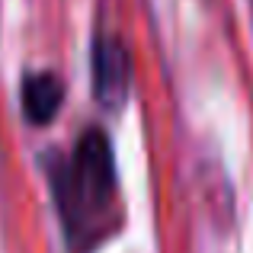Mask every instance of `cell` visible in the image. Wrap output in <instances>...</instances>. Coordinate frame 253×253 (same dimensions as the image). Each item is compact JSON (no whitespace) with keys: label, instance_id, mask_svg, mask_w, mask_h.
<instances>
[{"label":"cell","instance_id":"1","mask_svg":"<svg viewBox=\"0 0 253 253\" xmlns=\"http://www.w3.org/2000/svg\"><path fill=\"white\" fill-rule=\"evenodd\" d=\"M51 192L68 241L86 253L103 237L106 211L116 202V157L99 128H86L71 157L55 161Z\"/></svg>","mask_w":253,"mask_h":253},{"label":"cell","instance_id":"2","mask_svg":"<svg viewBox=\"0 0 253 253\" xmlns=\"http://www.w3.org/2000/svg\"><path fill=\"white\" fill-rule=\"evenodd\" d=\"M131 84V58L119 39L99 36L93 45V93L106 109H122Z\"/></svg>","mask_w":253,"mask_h":253},{"label":"cell","instance_id":"3","mask_svg":"<svg viewBox=\"0 0 253 253\" xmlns=\"http://www.w3.org/2000/svg\"><path fill=\"white\" fill-rule=\"evenodd\" d=\"M64 103V84L51 71H36L23 77V116L32 125H48Z\"/></svg>","mask_w":253,"mask_h":253}]
</instances>
